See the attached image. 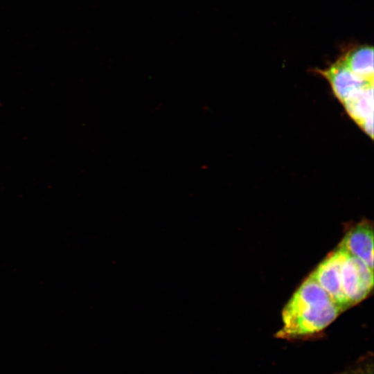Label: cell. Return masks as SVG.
I'll use <instances>...</instances> for the list:
<instances>
[{
	"label": "cell",
	"instance_id": "4",
	"mask_svg": "<svg viewBox=\"0 0 374 374\" xmlns=\"http://www.w3.org/2000/svg\"><path fill=\"white\" fill-rule=\"evenodd\" d=\"M330 84L335 96L342 104L355 91L373 84L352 72L340 57L325 69H317Z\"/></svg>",
	"mask_w": 374,
	"mask_h": 374
},
{
	"label": "cell",
	"instance_id": "8",
	"mask_svg": "<svg viewBox=\"0 0 374 374\" xmlns=\"http://www.w3.org/2000/svg\"><path fill=\"white\" fill-rule=\"evenodd\" d=\"M373 355H366L352 366L337 374H373Z\"/></svg>",
	"mask_w": 374,
	"mask_h": 374
},
{
	"label": "cell",
	"instance_id": "2",
	"mask_svg": "<svg viewBox=\"0 0 374 374\" xmlns=\"http://www.w3.org/2000/svg\"><path fill=\"white\" fill-rule=\"evenodd\" d=\"M348 252L341 245L331 251L310 275L327 292L341 312L350 305L343 292L341 268Z\"/></svg>",
	"mask_w": 374,
	"mask_h": 374
},
{
	"label": "cell",
	"instance_id": "6",
	"mask_svg": "<svg viewBox=\"0 0 374 374\" xmlns=\"http://www.w3.org/2000/svg\"><path fill=\"white\" fill-rule=\"evenodd\" d=\"M354 122L371 139L373 138V83L352 94L342 103Z\"/></svg>",
	"mask_w": 374,
	"mask_h": 374
},
{
	"label": "cell",
	"instance_id": "3",
	"mask_svg": "<svg viewBox=\"0 0 374 374\" xmlns=\"http://www.w3.org/2000/svg\"><path fill=\"white\" fill-rule=\"evenodd\" d=\"M343 292L350 307L367 298L373 287V270L357 257L348 253L341 268Z\"/></svg>",
	"mask_w": 374,
	"mask_h": 374
},
{
	"label": "cell",
	"instance_id": "5",
	"mask_svg": "<svg viewBox=\"0 0 374 374\" xmlns=\"http://www.w3.org/2000/svg\"><path fill=\"white\" fill-rule=\"evenodd\" d=\"M349 253L362 260L373 270V227L372 222L362 220L350 226L339 244Z\"/></svg>",
	"mask_w": 374,
	"mask_h": 374
},
{
	"label": "cell",
	"instance_id": "1",
	"mask_svg": "<svg viewBox=\"0 0 374 374\" xmlns=\"http://www.w3.org/2000/svg\"><path fill=\"white\" fill-rule=\"evenodd\" d=\"M341 312L327 292L309 276L285 305L283 326L275 337L292 340L312 336L326 329Z\"/></svg>",
	"mask_w": 374,
	"mask_h": 374
},
{
	"label": "cell",
	"instance_id": "7",
	"mask_svg": "<svg viewBox=\"0 0 374 374\" xmlns=\"http://www.w3.org/2000/svg\"><path fill=\"white\" fill-rule=\"evenodd\" d=\"M340 59L355 74L373 82V48L368 45H359L348 49Z\"/></svg>",
	"mask_w": 374,
	"mask_h": 374
}]
</instances>
